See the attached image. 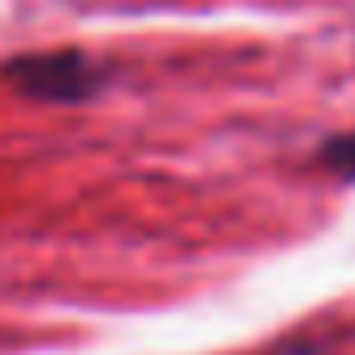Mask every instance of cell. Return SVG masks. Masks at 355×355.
<instances>
[{"mask_svg":"<svg viewBox=\"0 0 355 355\" xmlns=\"http://www.w3.org/2000/svg\"><path fill=\"white\" fill-rule=\"evenodd\" d=\"M26 101L42 105H88L109 88V67L92 59L88 51H34V55H13L0 67Z\"/></svg>","mask_w":355,"mask_h":355,"instance_id":"6da1fadb","label":"cell"},{"mask_svg":"<svg viewBox=\"0 0 355 355\" xmlns=\"http://www.w3.org/2000/svg\"><path fill=\"white\" fill-rule=\"evenodd\" d=\"M313 163H318L326 175H334V180L355 184V130L322 138L318 150H313Z\"/></svg>","mask_w":355,"mask_h":355,"instance_id":"7a4b0ae2","label":"cell"},{"mask_svg":"<svg viewBox=\"0 0 355 355\" xmlns=\"http://www.w3.org/2000/svg\"><path fill=\"white\" fill-rule=\"evenodd\" d=\"M268 355H313V351H305V347H293V351H268Z\"/></svg>","mask_w":355,"mask_h":355,"instance_id":"3957f363","label":"cell"}]
</instances>
